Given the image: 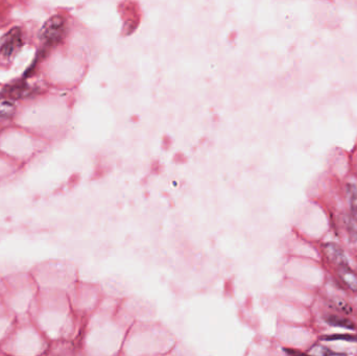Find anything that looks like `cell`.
I'll return each mask as SVG.
<instances>
[{"instance_id":"8992f818","label":"cell","mask_w":357,"mask_h":356,"mask_svg":"<svg viewBox=\"0 0 357 356\" xmlns=\"http://www.w3.org/2000/svg\"><path fill=\"white\" fill-rule=\"evenodd\" d=\"M326 322L331 325V326H335V327H342V328H346V329H355V325L353 324V322H351L350 320L343 316H338V315H334L331 314L329 316L326 317Z\"/></svg>"},{"instance_id":"277c9868","label":"cell","mask_w":357,"mask_h":356,"mask_svg":"<svg viewBox=\"0 0 357 356\" xmlns=\"http://www.w3.org/2000/svg\"><path fill=\"white\" fill-rule=\"evenodd\" d=\"M337 274L338 277L342 279L343 282L353 292H357V276L355 273L348 267L342 266L337 268Z\"/></svg>"},{"instance_id":"6da1fadb","label":"cell","mask_w":357,"mask_h":356,"mask_svg":"<svg viewBox=\"0 0 357 356\" xmlns=\"http://www.w3.org/2000/svg\"><path fill=\"white\" fill-rule=\"evenodd\" d=\"M66 30L67 24L65 18L60 15L52 16L44 23L39 33L40 40L46 47L54 46L65 38Z\"/></svg>"},{"instance_id":"ba28073f","label":"cell","mask_w":357,"mask_h":356,"mask_svg":"<svg viewBox=\"0 0 357 356\" xmlns=\"http://www.w3.org/2000/svg\"><path fill=\"white\" fill-rule=\"evenodd\" d=\"M325 341H347V342H356L357 337L352 336V335H341V334H335V335H329V336H324Z\"/></svg>"},{"instance_id":"5b68a950","label":"cell","mask_w":357,"mask_h":356,"mask_svg":"<svg viewBox=\"0 0 357 356\" xmlns=\"http://www.w3.org/2000/svg\"><path fill=\"white\" fill-rule=\"evenodd\" d=\"M347 199L349 204V209L352 217L357 221V185H347Z\"/></svg>"},{"instance_id":"7a4b0ae2","label":"cell","mask_w":357,"mask_h":356,"mask_svg":"<svg viewBox=\"0 0 357 356\" xmlns=\"http://www.w3.org/2000/svg\"><path fill=\"white\" fill-rule=\"evenodd\" d=\"M21 45H22L21 31L19 28H14L9 34H7L6 38L3 42L2 48H0V53H2L6 59H10L19 49H20Z\"/></svg>"},{"instance_id":"52a82bcc","label":"cell","mask_w":357,"mask_h":356,"mask_svg":"<svg viewBox=\"0 0 357 356\" xmlns=\"http://www.w3.org/2000/svg\"><path fill=\"white\" fill-rule=\"evenodd\" d=\"M16 105L8 99L0 100V119L11 118L16 112Z\"/></svg>"},{"instance_id":"3957f363","label":"cell","mask_w":357,"mask_h":356,"mask_svg":"<svg viewBox=\"0 0 357 356\" xmlns=\"http://www.w3.org/2000/svg\"><path fill=\"white\" fill-rule=\"evenodd\" d=\"M323 251L327 259L336 268L348 265V260L345 255V252L340 246H337L336 243H333V242L326 243V245L323 246Z\"/></svg>"},{"instance_id":"9c48e42d","label":"cell","mask_w":357,"mask_h":356,"mask_svg":"<svg viewBox=\"0 0 357 356\" xmlns=\"http://www.w3.org/2000/svg\"><path fill=\"white\" fill-rule=\"evenodd\" d=\"M309 353L310 354H319V355H335L336 354L335 352H332V351L328 350L327 348H324V347H321V346L313 347L309 351Z\"/></svg>"}]
</instances>
